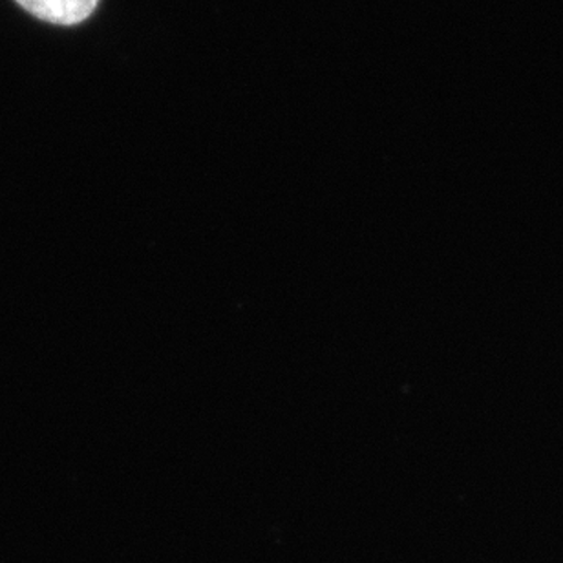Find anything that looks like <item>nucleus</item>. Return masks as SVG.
Returning <instances> with one entry per match:
<instances>
[{"label": "nucleus", "mask_w": 563, "mask_h": 563, "mask_svg": "<svg viewBox=\"0 0 563 563\" xmlns=\"http://www.w3.org/2000/svg\"><path fill=\"white\" fill-rule=\"evenodd\" d=\"M32 15L52 24L71 26L92 15L99 0H16Z\"/></svg>", "instance_id": "1"}]
</instances>
